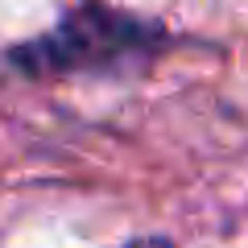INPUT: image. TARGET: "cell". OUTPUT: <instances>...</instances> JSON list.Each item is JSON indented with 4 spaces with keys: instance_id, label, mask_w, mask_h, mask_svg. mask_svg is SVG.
I'll return each instance as SVG.
<instances>
[{
    "instance_id": "6da1fadb",
    "label": "cell",
    "mask_w": 248,
    "mask_h": 248,
    "mask_svg": "<svg viewBox=\"0 0 248 248\" xmlns=\"http://www.w3.org/2000/svg\"><path fill=\"white\" fill-rule=\"evenodd\" d=\"M124 248H170V244H161V240H133V244H124Z\"/></svg>"
}]
</instances>
